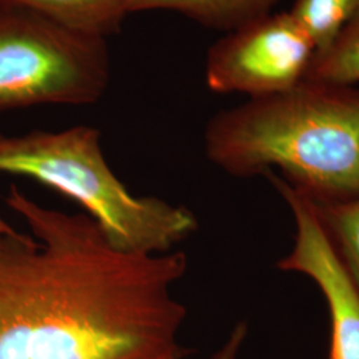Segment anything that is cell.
Returning <instances> with one entry per match:
<instances>
[{
  "label": "cell",
  "instance_id": "6da1fadb",
  "mask_svg": "<svg viewBox=\"0 0 359 359\" xmlns=\"http://www.w3.org/2000/svg\"><path fill=\"white\" fill-rule=\"evenodd\" d=\"M4 201L29 233L0 236V359H185L184 252H123L88 215L15 185Z\"/></svg>",
  "mask_w": 359,
  "mask_h": 359
},
{
  "label": "cell",
  "instance_id": "7a4b0ae2",
  "mask_svg": "<svg viewBox=\"0 0 359 359\" xmlns=\"http://www.w3.org/2000/svg\"><path fill=\"white\" fill-rule=\"evenodd\" d=\"M208 160L234 177L277 168L313 201L359 197V88L304 80L213 116L204 133Z\"/></svg>",
  "mask_w": 359,
  "mask_h": 359
},
{
  "label": "cell",
  "instance_id": "3957f363",
  "mask_svg": "<svg viewBox=\"0 0 359 359\" xmlns=\"http://www.w3.org/2000/svg\"><path fill=\"white\" fill-rule=\"evenodd\" d=\"M100 139L88 126L0 133V173L31 177L72 198L123 252L175 250L197 231V218L185 206L129 192L109 167Z\"/></svg>",
  "mask_w": 359,
  "mask_h": 359
},
{
  "label": "cell",
  "instance_id": "277c9868",
  "mask_svg": "<svg viewBox=\"0 0 359 359\" xmlns=\"http://www.w3.org/2000/svg\"><path fill=\"white\" fill-rule=\"evenodd\" d=\"M109 75L104 39L69 31L26 8L0 6V112L96 103Z\"/></svg>",
  "mask_w": 359,
  "mask_h": 359
},
{
  "label": "cell",
  "instance_id": "5b68a950",
  "mask_svg": "<svg viewBox=\"0 0 359 359\" xmlns=\"http://www.w3.org/2000/svg\"><path fill=\"white\" fill-rule=\"evenodd\" d=\"M317 48L289 13H270L226 32L210 47L208 88L250 99L292 90L306 80Z\"/></svg>",
  "mask_w": 359,
  "mask_h": 359
},
{
  "label": "cell",
  "instance_id": "8992f818",
  "mask_svg": "<svg viewBox=\"0 0 359 359\" xmlns=\"http://www.w3.org/2000/svg\"><path fill=\"white\" fill-rule=\"evenodd\" d=\"M290 206L294 246L280 269L309 276L321 289L332 322L330 359H359V290L334 250L308 200L273 172L265 173Z\"/></svg>",
  "mask_w": 359,
  "mask_h": 359
},
{
  "label": "cell",
  "instance_id": "52a82bcc",
  "mask_svg": "<svg viewBox=\"0 0 359 359\" xmlns=\"http://www.w3.org/2000/svg\"><path fill=\"white\" fill-rule=\"evenodd\" d=\"M128 4L129 0H0V6L26 8L69 31L104 40L120 29Z\"/></svg>",
  "mask_w": 359,
  "mask_h": 359
},
{
  "label": "cell",
  "instance_id": "ba28073f",
  "mask_svg": "<svg viewBox=\"0 0 359 359\" xmlns=\"http://www.w3.org/2000/svg\"><path fill=\"white\" fill-rule=\"evenodd\" d=\"M280 0H129V13L172 11L226 32L271 13Z\"/></svg>",
  "mask_w": 359,
  "mask_h": 359
},
{
  "label": "cell",
  "instance_id": "9c48e42d",
  "mask_svg": "<svg viewBox=\"0 0 359 359\" xmlns=\"http://www.w3.org/2000/svg\"><path fill=\"white\" fill-rule=\"evenodd\" d=\"M305 198L359 290V197L341 203Z\"/></svg>",
  "mask_w": 359,
  "mask_h": 359
},
{
  "label": "cell",
  "instance_id": "30bf717a",
  "mask_svg": "<svg viewBox=\"0 0 359 359\" xmlns=\"http://www.w3.org/2000/svg\"><path fill=\"white\" fill-rule=\"evenodd\" d=\"M358 10L359 0H295L289 13L308 32L320 53L333 43Z\"/></svg>",
  "mask_w": 359,
  "mask_h": 359
},
{
  "label": "cell",
  "instance_id": "8fae6325",
  "mask_svg": "<svg viewBox=\"0 0 359 359\" xmlns=\"http://www.w3.org/2000/svg\"><path fill=\"white\" fill-rule=\"evenodd\" d=\"M306 80L344 86L359 83V10L333 43L316 55Z\"/></svg>",
  "mask_w": 359,
  "mask_h": 359
},
{
  "label": "cell",
  "instance_id": "7c38bea8",
  "mask_svg": "<svg viewBox=\"0 0 359 359\" xmlns=\"http://www.w3.org/2000/svg\"><path fill=\"white\" fill-rule=\"evenodd\" d=\"M246 332H248L246 323L240 322L231 330V335H229L228 341L224 344V346L218 350L217 353L212 357V359H237L240 348L244 344Z\"/></svg>",
  "mask_w": 359,
  "mask_h": 359
},
{
  "label": "cell",
  "instance_id": "4fadbf2b",
  "mask_svg": "<svg viewBox=\"0 0 359 359\" xmlns=\"http://www.w3.org/2000/svg\"><path fill=\"white\" fill-rule=\"evenodd\" d=\"M13 231H16V229L13 228V225L0 216V236L7 234V233H13Z\"/></svg>",
  "mask_w": 359,
  "mask_h": 359
}]
</instances>
